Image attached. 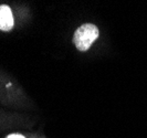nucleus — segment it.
<instances>
[{"mask_svg": "<svg viewBox=\"0 0 147 138\" xmlns=\"http://www.w3.org/2000/svg\"><path fill=\"white\" fill-rule=\"evenodd\" d=\"M98 29L92 23H84L78 28L73 36V42L79 51H88L98 38Z\"/></svg>", "mask_w": 147, "mask_h": 138, "instance_id": "obj_1", "label": "nucleus"}, {"mask_svg": "<svg viewBox=\"0 0 147 138\" xmlns=\"http://www.w3.org/2000/svg\"><path fill=\"white\" fill-rule=\"evenodd\" d=\"M12 27H13V17L11 9L6 5L0 6V30L10 31Z\"/></svg>", "mask_w": 147, "mask_h": 138, "instance_id": "obj_2", "label": "nucleus"}, {"mask_svg": "<svg viewBox=\"0 0 147 138\" xmlns=\"http://www.w3.org/2000/svg\"><path fill=\"white\" fill-rule=\"evenodd\" d=\"M7 138H24L22 135H19V134H12V135H9Z\"/></svg>", "mask_w": 147, "mask_h": 138, "instance_id": "obj_3", "label": "nucleus"}]
</instances>
